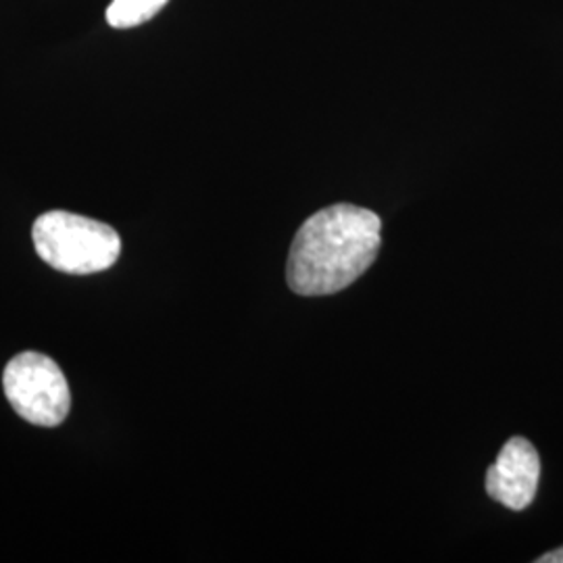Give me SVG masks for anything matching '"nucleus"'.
<instances>
[{"label": "nucleus", "instance_id": "nucleus-6", "mask_svg": "<svg viewBox=\"0 0 563 563\" xmlns=\"http://www.w3.org/2000/svg\"><path fill=\"white\" fill-rule=\"evenodd\" d=\"M539 563H563V547L551 551V553H544L543 558L537 560Z\"/></svg>", "mask_w": 563, "mask_h": 563}, {"label": "nucleus", "instance_id": "nucleus-1", "mask_svg": "<svg viewBox=\"0 0 563 563\" xmlns=\"http://www.w3.org/2000/svg\"><path fill=\"white\" fill-rule=\"evenodd\" d=\"M378 213L339 202L302 222L286 263V280L301 297L341 292L376 262L383 244Z\"/></svg>", "mask_w": 563, "mask_h": 563}, {"label": "nucleus", "instance_id": "nucleus-3", "mask_svg": "<svg viewBox=\"0 0 563 563\" xmlns=\"http://www.w3.org/2000/svg\"><path fill=\"white\" fill-rule=\"evenodd\" d=\"M4 397L25 422L53 428L65 422L71 407L69 384L48 355L25 351L7 363Z\"/></svg>", "mask_w": 563, "mask_h": 563}, {"label": "nucleus", "instance_id": "nucleus-2", "mask_svg": "<svg viewBox=\"0 0 563 563\" xmlns=\"http://www.w3.org/2000/svg\"><path fill=\"white\" fill-rule=\"evenodd\" d=\"M32 239L42 262L74 276L104 272L120 260V234L111 225L69 211L41 216Z\"/></svg>", "mask_w": 563, "mask_h": 563}, {"label": "nucleus", "instance_id": "nucleus-5", "mask_svg": "<svg viewBox=\"0 0 563 563\" xmlns=\"http://www.w3.org/2000/svg\"><path fill=\"white\" fill-rule=\"evenodd\" d=\"M169 0H113L107 9V23L115 30L139 27L153 20Z\"/></svg>", "mask_w": 563, "mask_h": 563}, {"label": "nucleus", "instance_id": "nucleus-4", "mask_svg": "<svg viewBox=\"0 0 563 563\" xmlns=\"http://www.w3.org/2000/svg\"><path fill=\"white\" fill-rule=\"evenodd\" d=\"M541 481V457L532 443L514 437L504 444L497 462L486 470V493L507 509L522 511L534 501Z\"/></svg>", "mask_w": 563, "mask_h": 563}]
</instances>
